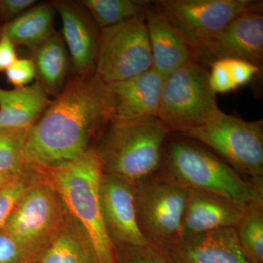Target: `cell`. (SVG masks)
Returning a JSON list of instances; mask_svg holds the SVG:
<instances>
[{
    "label": "cell",
    "instance_id": "1",
    "mask_svg": "<svg viewBox=\"0 0 263 263\" xmlns=\"http://www.w3.org/2000/svg\"><path fill=\"white\" fill-rule=\"evenodd\" d=\"M110 122L105 84L95 75L75 76L29 129L24 164L53 167L76 160L91 148L95 133Z\"/></svg>",
    "mask_w": 263,
    "mask_h": 263
},
{
    "label": "cell",
    "instance_id": "2",
    "mask_svg": "<svg viewBox=\"0 0 263 263\" xmlns=\"http://www.w3.org/2000/svg\"><path fill=\"white\" fill-rule=\"evenodd\" d=\"M33 167V166H32ZM36 167L61 197L67 210L89 235L97 263H116L114 247L100 210L101 162L91 148L76 160L53 167Z\"/></svg>",
    "mask_w": 263,
    "mask_h": 263
},
{
    "label": "cell",
    "instance_id": "3",
    "mask_svg": "<svg viewBox=\"0 0 263 263\" xmlns=\"http://www.w3.org/2000/svg\"><path fill=\"white\" fill-rule=\"evenodd\" d=\"M170 133L167 126L156 117L112 121L95 148L103 174L132 183L158 174Z\"/></svg>",
    "mask_w": 263,
    "mask_h": 263
},
{
    "label": "cell",
    "instance_id": "4",
    "mask_svg": "<svg viewBox=\"0 0 263 263\" xmlns=\"http://www.w3.org/2000/svg\"><path fill=\"white\" fill-rule=\"evenodd\" d=\"M160 173L183 187L219 194L242 203L263 198L262 178L243 179L224 161L187 138L164 146Z\"/></svg>",
    "mask_w": 263,
    "mask_h": 263
},
{
    "label": "cell",
    "instance_id": "5",
    "mask_svg": "<svg viewBox=\"0 0 263 263\" xmlns=\"http://www.w3.org/2000/svg\"><path fill=\"white\" fill-rule=\"evenodd\" d=\"M221 112L209 84V70L205 64L192 60L164 78L156 117L171 133L183 134Z\"/></svg>",
    "mask_w": 263,
    "mask_h": 263
},
{
    "label": "cell",
    "instance_id": "6",
    "mask_svg": "<svg viewBox=\"0 0 263 263\" xmlns=\"http://www.w3.org/2000/svg\"><path fill=\"white\" fill-rule=\"evenodd\" d=\"M37 171L39 177L26 190L3 228L34 263L54 239L69 214L57 190Z\"/></svg>",
    "mask_w": 263,
    "mask_h": 263
},
{
    "label": "cell",
    "instance_id": "7",
    "mask_svg": "<svg viewBox=\"0 0 263 263\" xmlns=\"http://www.w3.org/2000/svg\"><path fill=\"white\" fill-rule=\"evenodd\" d=\"M181 136L215 152L240 176H263V122H248L221 112Z\"/></svg>",
    "mask_w": 263,
    "mask_h": 263
},
{
    "label": "cell",
    "instance_id": "8",
    "mask_svg": "<svg viewBox=\"0 0 263 263\" xmlns=\"http://www.w3.org/2000/svg\"><path fill=\"white\" fill-rule=\"evenodd\" d=\"M152 69L145 13L100 29L95 76L104 84L127 80Z\"/></svg>",
    "mask_w": 263,
    "mask_h": 263
},
{
    "label": "cell",
    "instance_id": "9",
    "mask_svg": "<svg viewBox=\"0 0 263 263\" xmlns=\"http://www.w3.org/2000/svg\"><path fill=\"white\" fill-rule=\"evenodd\" d=\"M140 229L152 245L164 247L181 235L187 189L160 173L133 183Z\"/></svg>",
    "mask_w": 263,
    "mask_h": 263
},
{
    "label": "cell",
    "instance_id": "10",
    "mask_svg": "<svg viewBox=\"0 0 263 263\" xmlns=\"http://www.w3.org/2000/svg\"><path fill=\"white\" fill-rule=\"evenodd\" d=\"M159 9L182 35L196 54L237 16L262 10L254 0H160Z\"/></svg>",
    "mask_w": 263,
    "mask_h": 263
},
{
    "label": "cell",
    "instance_id": "11",
    "mask_svg": "<svg viewBox=\"0 0 263 263\" xmlns=\"http://www.w3.org/2000/svg\"><path fill=\"white\" fill-rule=\"evenodd\" d=\"M99 195L104 226L114 245L137 247L150 243L138 224L133 183L103 174Z\"/></svg>",
    "mask_w": 263,
    "mask_h": 263
},
{
    "label": "cell",
    "instance_id": "12",
    "mask_svg": "<svg viewBox=\"0 0 263 263\" xmlns=\"http://www.w3.org/2000/svg\"><path fill=\"white\" fill-rule=\"evenodd\" d=\"M223 59L245 60L262 69V10H252L238 15L198 53L199 61L206 65Z\"/></svg>",
    "mask_w": 263,
    "mask_h": 263
},
{
    "label": "cell",
    "instance_id": "13",
    "mask_svg": "<svg viewBox=\"0 0 263 263\" xmlns=\"http://www.w3.org/2000/svg\"><path fill=\"white\" fill-rule=\"evenodd\" d=\"M61 17L62 35L75 76L95 75L100 29L79 2L51 1Z\"/></svg>",
    "mask_w": 263,
    "mask_h": 263
},
{
    "label": "cell",
    "instance_id": "14",
    "mask_svg": "<svg viewBox=\"0 0 263 263\" xmlns=\"http://www.w3.org/2000/svg\"><path fill=\"white\" fill-rule=\"evenodd\" d=\"M163 81L152 68L127 80L105 84L111 122L156 117Z\"/></svg>",
    "mask_w": 263,
    "mask_h": 263
},
{
    "label": "cell",
    "instance_id": "15",
    "mask_svg": "<svg viewBox=\"0 0 263 263\" xmlns=\"http://www.w3.org/2000/svg\"><path fill=\"white\" fill-rule=\"evenodd\" d=\"M160 248L171 263H252L242 252L234 228L179 237Z\"/></svg>",
    "mask_w": 263,
    "mask_h": 263
},
{
    "label": "cell",
    "instance_id": "16",
    "mask_svg": "<svg viewBox=\"0 0 263 263\" xmlns=\"http://www.w3.org/2000/svg\"><path fill=\"white\" fill-rule=\"evenodd\" d=\"M247 204L197 189H187L180 237L234 228Z\"/></svg>",
    "mask_w": 263,
    "mask_h": 263
},
{
    "label": "cell",
    "instance_id": "17",
    "mask_svg": "<svg viewBox=\"0 0 263 263\" xmlns=\"http://www.w3.org/2000/svg\"><path fill=\"white\" fill-rule=\"evenodd\" d=\"M145 15L154 70L165 78L192 60H198L193 48L155 2Z\"/></svg>",
    "mask_w": 263,
    "mask_h": 263
},
{
    "label": "cell",
    "instance_id": "18",
    "mask_svg": "<svg viewBox=\"0 0 263 263\" xmlns=\"http://www.w3.org/2000/svg\"><path fill=\"white\" fill-rule=\"evenodd\" d=\"M51 102L37 81L24 87L0 89V129H30Z\"/></svg>",
    "mask_w": 263,
    "mask_h": 263
},
{
    "label": "cell",
    "instance_id": "19",
    "mask_svg": "<svg viewBox=\"0 0 263 263\" xmlns=\"http://www.w3.org/2000/svg\"><path fill=\"white\" fill-rule=\"evenodd\" d=\"M37 81L48 95L55 98L65 85L70 60L61 32H56L30 50Z\"/></svg>",
    "mask_w": 263,
    "mask_h": 263
},
{
    "label": "cell",
    "instance_id": "20",
    "mask_svg": "<svg viewBox=\"0 0 263 263\" xmlns=\"http://www.w3.org/2000/svg\"><path fill=\"white\" fill-rule=\"evenodd\" d=\"M35 263H97L89 235L70 212L54 239Z\"/></svg>",
    "mask_w": 263,
    "mask_h": 263
},
{
    "label": "cell",
    "instance_id": "21",
    "mask_svg": "<svg viewBox=\"0 0 263 263\" xmlns=\"http://www.w3.org/2000/svg\"><path fill=\"white\" fill-rule=\"evenodd\" d=\"M55 13L51 2L34 5L14 20L5 24L1 33L6 34L13 44L32 49L55 32Z\"/></svg>",
    "mask_w": 263,
    "mask_h": 263
},
{
    "label": "cell",
    "instance_id": "22",
    "mask_svg": "<svg viewBox=\"0 0 263 263\" xmlns=\"http://www.w3.org/2000/svg\"><path fill=\"white\" fill-rule=\"evenodd\" d=\"M245 257L252 263H263V198L249 202L234 227Z\"/></svg>",
    "mask_w": 263,
    "mask_h": 263
},
{
    "label": "cell",
    "instance_id": "23",
    "mask_svg": "<svg viewBox=\"0 0 263 263\" xmlns=\"http://www.w3.org/2000/svg\"><path fill=\"white\" fill-rule=\"evenodd\" d=\"M100 29L108 28L143 14L153 3L148 0H81Z\"/></svg>",
    "mask_w": 263,
    "mask_h": 263
},
{
    "label": "cell",
    "instance_id": "24",
    "mask_svg": "<svg viewBox=\"0 0 263 263\" xmlns=\"http://www.w3.org/2000/svg\"><path fill=\"white\" fill-rule=\"evenodd\" d=\"M30 129H0V172H23L24 147Z\"/></svg>",
    "mask_w": 263,
    "mask_h": 263
},
{
    "label": "cell",
    "instance_id": "25",
    "mask_svg": "<svg viewBox=\"0 0 263 263\" xmlns=\"http://www.w3.org/2000/svg\"><path fill=\"white\" fill-rule=\"evenodd\" d=\"M39 177L37 170L26 165L19 177L0 190V230L4 228L17 202Z\"/></svg>",
    "mask_w": 263,
    "mask_h": 263
},
{
    "label": "cell",
    "instance_id": "26",
    "mask_svg": "<svg viewBox=\"0 0 263 263\" xmlns=\"http://www.w3.org/2000/svg\"><path fill=\"white\" fill-rule=\"evenodd\" d=\"M114 247L116 263H171L163 250L152 243Z\"/></svg>",
    "mask_w": 263,
    "mask_h": 263
},
{
    "label": "cell",
    "instance_id": "27",
    "mask_svg": "<svg viewBox=\"0 0 263 263\" xmlns=\"http://www.w3.org/2000/svg\"><path fill=\"white\" fill-rule=\"evenodd\" d=\"M0 263H34L23 247L3 228L0 230Z\"/></svg>",
    "mask_w": 263,
    "mask_h": 263
},
{
    "label": "cell",
    "instance_id": "28",
    "mask_svg": "<svg viewBox=\"0 0 263 263\" xmlns=\"http://www.w3.org/2000/svg\"><path fill=\"white\" fill-rule=\"evenodd\" d=\"M210 66L209 84L215 94H224L237 89L224 59L213 62Z\"/></svg>",
    "mask_w": 263,
    "mask_h": 263
},
{
    "label": "cell",
    "instance_id": "29",
    "mask_svg": "<svg viewBox=\"0 0 263 263\" xmlns=\"http://www.w3.org/2000/svg\"><path fill=\"white\" fill-rule=\"evenodd\" d=\"M5 72L8 82L15 88L28 86L36 78L35 67L31 59H18Z\"/></svg>",
    "mask_w": 263,
    "mask_h": 263
},
{
    "label": "cell",
    "instance_id": "30",
    "mask_svg": "<svg viewBox=\"0 0 263 263\" xmlns=\"http://www.w3.org/2000/svg\"><path fill=\"white\" fill-rule=\"evenodd\" d=\"M232 80L236 89L248 84L257 74L261 68L245 60L238 59H224Z\"/></svg>",
    "mask_w": 263,
    "mask_h": 263
},
{
    "label": "cell",
    "instance_id": "31",
    "mask_svg": "<svg viewBox=\"0 0 263 263\" xmlns=\"http://www.w3.org/2000/svg\"><path fill=\"white\" fill-rule=\"evenodd\" d=\"M35 4V0H0V19L9 23Z\"/></svg>",
    "mask_w": 263,
    "mask_h": 263
},
{
    "label": "cell",
    "instance_id": "32",
    "mask_svg": "<svg viewBox=\"0 0 263 263\" xmlns=\"http://www.w3.org/2000/svg\"><path fill=\"white\" fill-rule=\"evenodd\" d=\"M18 59L15 45L6 34L0 33V72H5Z\"/></svg>",
    "mask_w": 263,
    "mask_h": 263
},
{
    "label": "cell",
    "instance_id": "33",
    "mask_svg": "<svg viewBox=\"0 0 263 263\" xmlns=\"http://www.w3.org/2000/svg\"><path fill=\"white\" fill-rule=\"evenodd\" d=\"M22 173L19 174H8V173L0 172V190L5 187L7 185L9 184L10 183L14 181L15 179H16L17 178L19 177V176L22 175Z\"/></svg>",
    "mask_w": 263,
    "mask_h": 263
}]
</instances>
